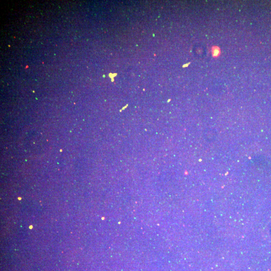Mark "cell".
I'll return each instance as SVG.
<instances>
[{
    "mask_svg": "<svg viewBox=\"0 0 271 271\" xmlns=\"http://www.w3.org/2000/svg\"><path fill=\"white\" fill-rule=\"evenodd\" d=\"M212 57L214 59L218 58L221 55V49L218 46H213L211 48Z\"/></svg>",
    "mask_w": 271,
    "mask_h": 271,
    "instance_id": "6da1fadb",
    "label": "cell"
}]
</instances>
